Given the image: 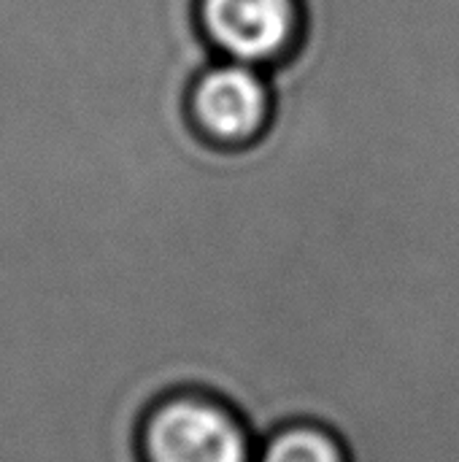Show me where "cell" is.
<instances>
[{
    "label": "cell",
    "mask_w": 459,
    "mask_h": 462,
    "mask_svg": "<svg viewBox=\"0 0 459 462\" xmlns=\"http://www.w3.org/2000/svg\"><path fill=\"white\" fill-rule=\"evenodd\" d=\"M268 111V89L246 62L208 70L192 92L197 127L219 143L252 141L262 130Z\"/></svg>",
    "instance_id": "2"
},
{
    "label": "cell",
    "mask_w": 459,
    "mask_h": 462,
    "mask_svg": "<svg viewBox=\"0 0 459 462\" xmlns=\"http://www.w3.org/2000/svg\"><path fill=\"white\" fill-rule=\"evenodd\" d=\"M254 462H349L344 439L317 420H289L265 433Z\"/></svg>",
    "instance_id": "4"
},
{
    "label": "cell",
    "mask_w": 459,
    "mask_h": 462,
    "mask_svg": "<svg viewBox=\"0 0 459 462\" xmlns=\"http://www.w3.org/2000/svg\"><path fill=\"white\" fill-rule=\"evenodd\" d=\"M135 447L141 462H254L257 436L230 401L179 387L146 409Z\"/></svg>",
    "instance_id": "1"
},
{
    "label": "cell",
    "mask_w": 459,
    "mask_h": 462,
    "mask_svg": "<svg viewBox=\"0 0 459 462\" xmlns=\"http://www.w3.org/2000/svg\"><path fill=\"white\" fill-rule=\"evenodd\" d=\"M208 35L233 60L257 65L273 60L295 35V0H203Z\"/></svg>",
    "instance_id": "3"
}]
</instances>
